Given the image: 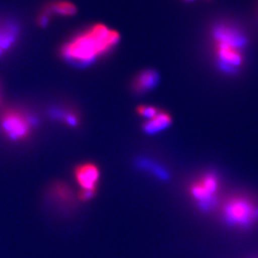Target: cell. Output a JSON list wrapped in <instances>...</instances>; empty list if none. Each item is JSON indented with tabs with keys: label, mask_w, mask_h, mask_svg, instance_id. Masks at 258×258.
Segmentation results:
<instances>
[{
	"label": "cell",
	"mask_w": 258,
	"mask_h": 258,
	"mask_svg": "<svg viewBox=\"0 0 258 258\" xmlns=\"http://www.w3.org/2000/svg\"><path fill=\"white\" fill-rule=\"evenodd\" d=\"M118 32L104 25H96L69 42L63 47L66 58L80 62H90L118 44Z\"/></svg>",
	"instance_id": "obj_1"
},
{
	"label": "cell",
	"mask_w": 258,
	"mask_h": 258,
	"mask_svg": "<svg viewBox=\"0 0 258 258\" xmlns=\"http://www.w3.org/2000/svg\"><path fill=\"white\" fill-rule=\"evenodd\" d=\"M214 50L242 52L246 45L245 34L238 28L228 24H219L212 29Z\"/></svg>",
	"instance_id": "obj_2"
},
{
	"label": "cell",
	"mask_w": 258,
	"mask_h": 258,
	"mask_svg": "<svg viewBox=\"0 0 258 258\" xmlns=\"http://www.w3.org/2000/svg\"><path fill=\"white\" fill-rule=\"evenodd\" d=\"M0 125L4 133L14 141L26 139L31 132V120L18 110L5 112L0 120Z\"/></svg>",
	"instance_id": "obj_3"
},
{
	"label": "cell",
	"mask_w": 258,
	"mask_h": 258,
	"mask_svg": "<svg viewBox=\"0 0 258 258\" xmlns=\"http://www.w3.org/2000/svg\"><path fill=\"white\" fill-rule=\"evenodd\" d=\"M225 217L233 224L248 225L258 215L253 205L242 198H234L225 206Z\"/></svg>",
	"instance_id": "obj_4"
},
{
	"label": "cell",
	"mask_w": 258,
	"mask_h": 258,
	"mask_svg": "<svg viewBox=\"0 0 258 258\" xmlns=\"http://www.w3.org/2000/svg\"><path fill=\"white\" fill-rule=\"evenodd\" d=\"M100 170L95 164L86 162L77 166L74 175L81 190L96 191L100 180Z\"/></svg>",
	"instance_id": "obj_5"
},
{
	"label": "cell",
	"mask_w": 258,
	"mask_h": 258,
	"mask_svg": "<svg viewBox=\"0 0 258 258\" xmlns=\"http://www.w3.org/2000/svg\"><path fill=\"white\" fill-rule=\"evenodd\" d=\"M218 188V180L214 175H207L190 186V194L200 202H209Z\"/></svg>",
	"instance_id": "obj_6"
},
{
	"label": "cell",
	"mask_w": 258,
	"mask_h": 258,
	"mask_svg": "<svg viewBox=\"0 0 258 258\" xmlns=\"http://www.w3.org/2000/svg\"><path fill=\"white\" fill-rule=\"evenodd\" d=\"M172 119L168 113L160 110L158 114L144 122L143 130L146 134L154 135L162 132L171 124Z\"/></svg>",
	"instance_id": "obj_7"
},
{
	"label": "cell",
	"mask_w": 258,
	"mask_h": 258,
	"mask_svg": "<svg viewBox=\"0 0 258 258\" xmlns=\"http://www.w3.org/2000/svg\"><path fill=\"white\" fill-rule=\"evenodd\" d=\"M158 82V73L153 70H146L135 79L134 88L138 92H146L156 87Z\"/></svg>",
	"instance_id": "obj_8"
},
{
	"label": "cell",
	"mask_w": 258,
	"mask_h": 258,
	"mask_svg": "<svg viewBox=\"0 0 258 258\" xmlns=\"http://www.w3.org/2000/svg\"><path fill=\"white\" fill-rule=\"evenodd\" d=\"M52 10L58 15L71 16L76 13V8L72 3L68 1H58L52 5Z\"/></svg>",
	"instance_id": "obj_9"
},
{
	"label": "cell",
	"mask_w": 258,
	"mask_h": 258,
	"mask_svg": "<svg viewBox=\"0 0 258 258\" xmlns=\"http://www.w3.org/2000/svg\"><path fill=\"white\" fill-rule=\"evenodd\" d=\"M160 110H159V109L155 107V106H152V105H140L137 108V113L139 114V115L143 117L146 120L156 116Z\"/></svg>",
	"instance_id": "obj_10"
},
{
	"label": "cell",
	"mask_w": 258,
	"mask_h": 258,
	"mask_svg": "<svg viewBox=\"0 0 258 258\" xmlns=\"http://www.w3.org/2000/svg\"><path fill=\"white\" fill-rule=\"evenodd\" d=\"M95 193H96V191H93V190H81L80 194H79V198H80V200L86 202V201L92 199L94 196L95 195Z\"/></svg>",
	"instance_id": "obj_11"
},
{
	"label": "cell",
	"mask_w": 258,
	"mask_h": 258,
	"mask_svg": "<svg viewBox=\"0 0 258 258\" xmlns=\"http://www.w3.org/2000/svg\"><path fill=\"white\" fill-rule=\"evenodd\" d=\"M185 1H193V0H185Z\"/></svg>",
	"instance_id": "obj_12"
}]
</instances>
